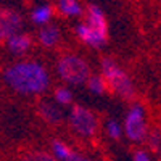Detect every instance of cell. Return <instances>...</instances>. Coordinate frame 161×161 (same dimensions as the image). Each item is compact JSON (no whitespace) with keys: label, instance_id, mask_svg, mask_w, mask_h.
Segmentation results:
<instances>
[{"label":"cell","instance_id":"cell-1","mask_svg":"<svg viewBox=\"0 0 161 161\" xmlns=\"http://www.w3.org/2000/svg\"><path fill=\"white\" fill-rule=\"evenodd\" d=\"M7 84L21 93L44 92L50 84V74L37 61H19L5 71Z\"/></svg>","mask_w":161,"mask_h":161},{"label":"cell","instance_id":"cell-2","mask_svg":"<svg viewBox=\"0 0 161 161\" xmlns=\"http://www.w3.org/2000/svg\"><path fill=\"white\" fill-rule=\"evenodd\" d=\"M102 77L105 79L106 87H110L119 97H123V98H132L134 97V87H132L130 79L113 60L103 58V61H102Z\"/></svg>","mask_w":161,"mask_h":161},{"label":"cell","instance_id":"cell-3","mask_svg":"<svg viewBox=\"0 0 161 161\" xmlns=\"http://www.w3.org/2000/svg\"><path fill=\"white\" fill-rule=\"evenodd\" d=\"M57 71L63 80L69 84H84L90 77V68L84 58L77 55H63L57 63Z\"/></svg>","mask_w":161,"mask_h":161},{"label":"cell","instance_id":"cell-4","mask_svg":"<svg viewBox=\"0 0 161 161\" xmlns=\"http://www.w3.org/2000/svg\"><path fill=\"white\" fill-rule=\"evenodd\" d=\"M69 126L71 129L82 137H92L97 132L98 127V119L89 108L84 106H73L69 113Z\"/></svg>","mask_w":161,"mask_h":161},{"label":"cell","instance_id":"cell-5","mask_svg":"<svg viewBox=\"0 0 161 161\" xmlns=\"http://www.w3.org/2000/svg\"><path fill=\"white\" fill-rule=\"evenodd\" d=\"M124 132L129 140L132 142H142L147 136V126H145V111L142 105L136 103L130 106V110L124 119Z\"/></svg>","mask_w":161,"mask_h":161},{"label":"cell","instance_id":"cell-6","mask_svg":"<svg viewBox=\"0 0 161 161\" xmlns=\"http://www.w3.org/2000/svg\"><path fill=\"white\" fill-rule=\"evenodd\" d=\"M23 18L18 11L2 8L0 10V40H8L15 34H19Z\"/></svg>","mask_w":161,"mask_h":161},{"label":"cell","instance_id":"cell-7","mask_svg":"<svg viewBox=\"0 0 161 161\" xmlns=\"http://www.w3.org/2000/svg\"><path fill=\"white\" fill-rule=\"evenodd\" d=\"M86 24L93 32H97L98 36L108 39V24H106V18H105L103 11L98 5H89L87 7V21H86Z\"/></svg>","mask_w":161,"mask_h":161},{"label":"cell","instance_id":"cell-8","mask_svg":"<svg viewBox=\"0 0 161 161\" xmlns=\"http://www.w3.org/2000/svg\"><path fill=\"white\" fill-rule=\"evenodd\" d=\"M76 32H77V36H79L80 40H84L86 44H89L92 47H100V45H103L106 42L105 37L98 36L97 32H93L86 23H80L77 28H76Z\"/></svg>","mask_w":161,"mask_h":161},{"label":"cell","instance_id":"cell-9","mask_svg":"<svg viewBox=\"0 0 161 161\" xmlns=\"http://www.w3.org/2000/svg\"><path fill=\"white\" fill-rule=\"evenodd\" d=\"M31 44H32V39L28 34H15L13 37H10L7 40V45H8L10 52L16 53V55L24 53L26 50L31 47Z\"/></svg>","mask_w":161,"mask_h":161},{"label":"cell","instance_id":"cell-10","mask_svg":"<svg viewBox=\"0 0 161 161\" xmlns=\"http://www.w3.org/2000/svg\"><path fill=\"white\" fill-rule=\"evenodd\" d=\"M60 40V29L52 24H45L39 31V42L45 47H53Z\"/></svg>","mask_w":161,"mask_h":161},{"label":"cell","instance_id":"cell-11","mask_svg":"<svg viewBox=\"0 0 161 161\" xmlns=\"http://www.w3.org/2000/svg\"><path fill=\"white\" fill-rule=\"evenodd\" d=\"M57 8L64 16H79L82 13V7L76 0H60L57 3Z\"/></svg>","mask_w":161,"mask_h":161},{"label":"cell","instance_id":"cell-12","mask_svg":"<svg viewBox=\"0 0 161 161\" xmlns=\"http://www.w3.org/2000/svg\"><path fill=\"white\" fill-rule=\"evenodd\" d=\"M39 113L50 124L58 123V121L61 119V111L57 108L55 105H52V103H42V105H40V108H39Z\"/></svg>","mask_w":161,"mask_h":161},{"label":"cell","instance_id":"cell-13","mask_svg":"<svg viewBox=\"0 0 161 161\" xmlns=\"http://www.w3.org/2000/svg\"><path fill=\"white\" fill-rule=\"evenodd\" d=\"M52 13H53V10H52L50 5H40V7H36V8L32 10L31 19H32L34 23H37V24H45V23L50 21Z\"/></svg>","mask_w":161,"mask_h":161},{"label":"cell","instance_id":"cell-14","mask_svg":"<svg viewBox=\"0 0 161 161\" xmlns=\"http://www.w3.org/2000/svg\"><path fill=\"white\" fill-rule=\"evenodd\" d=\"M87 87L93 92V93H103L106 90V82H105V79L98 74H93L89 77L87 80Z\"/></svg>","mask_w":161,"mask_h":161},{"label":"cell","instance_id":"cell-15","mask_svg":"<svg viewBox=\"0 0 161 161\" xmlns=\"http://www.w3.org/2000/svg\"><path fill=\"white\" fill-rule=\"evenodd\" d=\"M53 97H55V102L60 105H69L73 102V93L66 87H57L53 92Z\"/></svg>","mask_w":161,"mask_h":161},{"label":"cell","instance_id":"cell-16","mask_svg":"<svg viewBox=\"0 0 161 161\" xmlns=\"http://www.w3.org/2000/svg\"><path fill=\"white\" fill-rule=\"evenodd\" d=\"M106 134H108L111 139H114V140H118L121 137V126L116 123L114 119H110L108 123H106Z\"/></svg>","mask_w":161,"mask_h":161},{"label":"cell","instance_id":"cell-17","mask_svg":"<svg viewBox=\"0 0 161 161\" xmlns=\"http://www.w3.org/2000/svg\"><path fill=\"white\" fill-rule=\"evenodd\" d=\"M23 161H57L55 156H52L48 153H44V152H34L31 155H28Z\"/></svg>","mask_w":161,"mask_h":161},{"label":"cell","instance_id":"cell-18","mask_svg":"<svg viewBox=\"0 0 161 161\" xmlns=\"http://www.w3.org/2000/svg\"><path fill=\"white\" fill-rule=\"evenodd\" d=\"M148 142H150V145H152V148H159V143H161V137H159V134L158 132H153V134H150L148 136Z\"/></svg>","mask_w":161,"mask_h":161},{"label":"cell","instance_id":"cell-19","mask_svg":"<svg viewBox=\"0 0 161 161\" xmlns=\"http://www.w3.org/2000/svg\"><path fill=\"white\" fill-rule=\"evenodd\" d=\"M134 161H152L148 153L143 152V150H137L136 153H134Z\"/></svg>","mask_w":161,"mask_h":161},{"label":"cell","instance_id":"cell-20","mask_svg":"<svg viewBox=\"0 0 161 161\" xmlns=\"http://www.w3.org/2000/svg\"><path fill=\"white\" fill-rule=\"evenodd\" d=\"M68 161H90V159L87 156H84V155L77 153V152H73V155H71V158Z\"/></svg>","mask_w":161,"mask_h":161}]
</instances>
